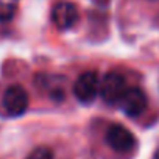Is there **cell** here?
<instances>
[{
    "label": "cell",
    "instance_id": "obj_9",
    "mask_svg": "<svg viewBox=\"0 0 159 159\" xmlns=\"http://www.w3.org/2000/svg\"><path fill=\"white\" fill-rule=\"evenodd\" d=\"M153 159H159V150L154 153V156H153Z\"/></svg>",
    "mask_w": 159,
    "mask_h": 159
},
{
    "label": "cell",
    "instance_id": "obj_1",
    "mask_svg": "<svg viewBox=\"0 0 159 159\" xmlns=\"http://www.w3.org/2000/svg\"><path fill=\"white\" fill-rule=\"evenodd\" d=\"M98 86H100L98 73L95 70H88L76 78L73 84V95L80 103L89 105L98 95Z\"/></svg>",
    "mask_w": 159,
    "mask_h": 159
},
{
    "label": "cell",
    "instance_id": "obj_2",
    "mask_svg": "<svg viewBox=\"0 0 159 159\" xmlns=\"http://www.w3.org/2000/svg\"><path fill=\"white\" fill-rule=\"evenodd\" d=\"M126 78L119 72H109L105 75L98 86V94L108 105H117L123 92L126 91Z\"/></svg>",
    "mask_w": 159,
    "mask_h": 159
},
{
    "label": "cell",
    "instance_id": "obj_5",
    "mask_svg": "<svg viewBox=\"0 0 159 159\" xmlns=\"http://www.w3.org/2000/svg\"><path fill=\"white\" fill-rule=\"evenodd\" d=\"M3 108L11 117H19L25 114L28 108V94L20 84H11L3 94Z\"/></svg>",
    "mask_w": 159,
    "mask_h": 159
},
{
    "label": "cell",
    "instance_id": "obj_7",
    "mask_svg": "<svg viewBox=\"0 0 159 159\" xmlns=\"http://www.w3.org/2000/svg\"><path fill=\"white\" fill-rule=\"evenodd\" d=\"M16 14V5L0 0V22H10Z\"/></svg>",
    "mask_w": 159,
    "mask_h": 159
},
{
    "label": "cell",
    "instance_id": "obj_6",
    "mask_svg": "<svg viewBox=\"0 0 159 159\" xmlns=\"http://www.w3.org/2000/svg\"><path fill=\"white\" fill-rule=\"evenodd\" d=\"M80 20L78 8L72 2H58L52 10V22L61 31L73 28Z\"/></svg>",
    "mask_w": 159,
    "mask_h": 159
},
{
    "label": "cell",
    "instance_id": "obj_8",
    "mask_svg": "<svg viewBox=\"0 0 159 159\" xmlns=\"http://www.w3.org/2000/svg\"><path fill=\"white\" fill-rule=\"evenodd\" d=\"M27 159H53V153L50 148L47 147H36L28 156Z\"/></svg>",
    "mask_w": 159,
    "mask_h": 159
},
{
    "label": "cell",
    "instance_id": "obj_4",
    "mask_svg": "<svg viewBox=\"0 0 159 159\" xmlns=\"http://www.w3.org/2000/svg\"><path fill=\"white\" fill-rule=\"evenodd\" d=\"M105 139H106V143L117 153H129L136 147L134 134L128 128L119 123H114L106 129Z\"/></svg>",
    "mask_w": 159,
    "mask_h": 159
},
{
    "label": "cell",
    "instance_id": "obj_3",
    "mask_svg": "<svg viewBox=\"0 0 159 159\" xmlns=\"http://www.w3.org/2000/svg\"><path fill=\"white\" fill-rule=\"evenodd\" d=\"M148 105V98L145 92L139 88H126L123 95L120 97L117 106L128 116V117H139L145 112Z\"/></svg>",
    "mask_w": 159,
    "mask_h": 159
}]
</instances>
